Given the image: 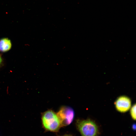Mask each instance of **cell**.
Segmentation results:
<instances>
[{"label": "cell", "instance_id": "obj_8", "mask_svg": "<svg viewBox=\"0 0 136 136\" xmlns=\"http://www.w3.org/2000/svg\"><path fill=\"white\" fill-rule=\"evenodd\" d=\"M2 61V59L0 55V65L1 64Z\"/></svg>", "mask_w": 136, "mask_h": 136}, {"label": "cell", "instance_id": "obj_5", "mask_svg": "<svg viewBox=\"0 0 136 136\" xmlns=\"http://www.w3.org/2000/svg\"><path fill=\"white\" fill-rule=\"evenodd\" d=\"M10 40L7 38H5L0 40V51L5 52L10 50L11 47Z\"/></svg>", "mask_w": 136, "mask_h": 136}, {"label": "cell", "instance_id": "obj_3", "mask_svg": "<svg viewBox=\"0 0 136 136\" xmlns=\"http://www.w3.org/2000/svg\"><path fill=\"white\" fill-rule=\"evenodd\" d=\"M61 125L66 126L73 121L74 116V112L71 108L67 107H62L57 114Z\"/></svg>", "mask_w": 136, "mask_h": 136}, {"label": "cell", "instance_id": "obj_7", "mask_svg": "<svg viewBox=\"0 0 136 136\" xmlns=\"http://www.w3.org/2000/svg\"><path fill=\"white\" fill-rule=\"evenodd\" d=\"M133 129H135L136 128V125L135 124H134L132 126Z\"/></svg>", "mask_w": 136, "mask_h": 136}, {"label": "cell", "instance_id": "obj_6", "mask_svg": "<svg viewBox=\"0 0 136 136\" xmlns=\"http://www.w3.org/2000/svg\"><path fill=\"white\" fill-rule=\"evenodd\" d=\"M130 114L133 119H136V105L135 104L131 107L130 110Z\"/></svg>", "mask_w": 136, "mask_h": 136}, {"label": "cell", "instance_id": "obj_1", "mask_svg": "<svg viewBox=\"0 0 136 136\" xmlns=\"http://www.w3.org/2000/svg\"><path fill=\"white\" fill-rule=\"evenodd\" d=\"M42 120L44 128L49 131H57L62 126L57 114L51 110L44 112L42 116Z\"/></svg>", "mask_w": 136, "mask_h": 136}, {"label": "cell", "instance_id": "obj_9", "mask_svg": "<svg viewBox=\"0 0 136 136\" xmlns=\"http://www.w3.org/2000/svg\"><path fill=\"white\" fill-rule=\"evenodd\" d=\"M62 136H72L71 135H65Z\"/></svg>", "mask_w": 136, "mask_h": 136}, {"label": "cell", "instance_id": "obj_2", "mask_svg": "<svg viewBox=\"0 0 136 136\" xmlns=\"http://www.w3.org/2000/svg\"><path fill=\"white\" fill-rule=\"evenodd\" d=\"M77 128L82 136H98V127L93 121L89 120L77 121Z\"/></svg>", "mask_w": 136, "mask_h": 136}, {"label": "cell", "instance_id": "obj_4", "mask_svg": "<svg viewBox=\"0 0 136 136\" xmlns=\"http://www.w3.org/2000/svg\"><path fill=\"white\" fill-rule=\"evenodd\" d=\"M115 107L118 111L125 112L130 108L131 101L130 99L125 96H121L119 97L115 102Z\"/></svg>", "mask_w": 136, "mask_h": 136}]
</instances>
